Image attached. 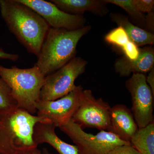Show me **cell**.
I'll return each mask as SVG.
<instances>
[{
    "label": "cell",
    "mask_w": 154,
    "mask_h": 154,
    "mask_svg": "<svg viewBox=\"0 0 154 154\" xmlns=\"http://www.w3.org/2000/svg\"><path fill=\"white\" fill-rule=\"evenodd\" d=\"M154 49L152 45L140 48L138 57L130 60L125 57L118 58L114 63L116 72L121 77H128L134 73L144 74L154 67Z\"/></svg>",
    "instance_id": "obj_12"
},
{
    "label": "cell",
    "mask_w": 154,
    "mask_h": 154,
    "mask_svg": "<svg viewBox=\"0 0 154 154\" xmlns=\"http://www.w3.org/2000/svg\"><path fill=\"white\" fill-rule=\"evenodd\" d=\"M144 74L134 73L125 86L131 96V110L139 128L154 121V95L147 83Z\"/></svg>",
    "instance_id": "obj_8"
},
{
    "label": "cell",
    "mask_w": 154,
    "mask_h": 154,
    "mask_svg": "<svg viewBox=\"0 0 154 154\" xmlns=\"http://www.w3.org/2000/svg\"><path fill=\"white\" fill-rule=\"evenodd\" d=\"M56 127L51 122H39L35 125L33 139L36 145L46 143L54 148L59 154H79L76 146L63 141L55 132Z\"/></svg>",
    "instance_id": "obj_13"
},
{
    "label": "cell",
    "mask_w": 154,
    "mask_h": 154,
    "mask_svg": "<svg viewBox=\"0 0 154 154\" xmlns=\"http://www.w3.org/2000/svg\"><path fill=\"white\" fill-rule=\"evenodd\" d=\"M107 154H140L131 145L118 146Z\"/></svg>",
    "instance_id": "obj_22"
},
{
    "label": "cell",
    "mask_w": 154,
    "mask_h": 154,
    "mask_svg": "<svg viewBox=\"0 0 154 154\" xmlns=\"http://www.w3.org/2000/svg\"><path fill=\"white\" fill-rule=\"evenodd\" d=\"M105 40L107 43L121 49L130 41V39L124 29L121 26H118L105 35Z\"/></svg>",
    "instance_id": "obj_19"
},
{
    "label": "cell",
    "mask_w": 154,
    "mask_h": 154,
    "mask_svg": "<svg viewBox=\"0 0 154 154\" xmlns=\"http://www.w3.org/2000/svg\"><path fill=\"white\" fill-rule=\"evenodd\" d=\"M39 122H51L18 107L0 110V154L37 147L33 134L35 125Z\"/></svg>",
    "instance_id": "obj_2"
},
{
    "label": "cell",
    "mask_w": 154,
    "mask_h": 154,
    "mask_svg": "<svg viewBox=\"0 0 154 154\" xmlns=\"http://www.w3.org/2000/svg\"><path fill=\"white\" fill-rule=\"evenodd\" d=\"M0 11L11 33L29 53L37 56L50 28L46 21L18 0H0Z\"/></svg>",
    "instance_id": "obj_1"
},
{
    "label": "cell",
    "mask_w": 154,
    "mask_h": 154,
    "mask_svg": "<svg viewBox=\"0 0 154 154\" xmlns=\"http://www.w3.org/2000/svg\"><path fill=\"white\" fill-rule=\"evenodd\" d=\"M17 107L11 88L0 77V110H8Z\"/></svg>",
    "instance_id": "obj_18"
},
{
    "label": "cell",
    "mask_w": 154,
    "mask_h": 154,
    "mask_svg": "<svg viewBox=\"0 0 154 154\" xmlns=\"http://www.w3.org/2000/svg\"><path fill=\"white\" fill-rule=\"evenodd\" d=\"M88 62L75 57L56 71L45 76L39 100L54 101L67 95L76 86V79L85 71Z\"/></svg>",
    "instance_id": "obj_6"
},
{
    "label": "cell",
    "mask_w": 154,
    "mask_h": 154,
    "mask_svg": "<svg viewBox=\"0 0 154 154\" xmlns=\"http://www.w3.org/2000/svg\"><path fill=\"white\" fill-rule=\"evenodd\" d=\"M111 107L102 98H96L90 90H82L79 107L72 120L84 129L95 128L108 131Z\"/></svg>",
    "instance_id": "obj_7"
},
{
    "label": "cell",
    "mask_w": 154,
    "mask_h": 154,
    "mask_svg": "<svg viewBox=\"0 0 154 154\" xmlns=\"http://www.w3.org/2000/svg\"><path fill=\"white\" fill-rule=\"evenodd\" d=\"M39 14L50 28L78 30L85 26L87 19L83 16L67 14L51 2L43 0H18Z\"/></svg>",
    "instance_id": "obj_10"
},
{
    "label": "cell",
    "mask_w": 154,
    "mask_h": 154,
    "mask_svg": "<svg viewBox=\"0 0 154 154\" xmlns=\"http://www.w3.org/2000/svg\"><path fill=\"white\" fill-rule=\"evenodd\" d=\"M12 154H42V151L36 147L23 150Z\"/></svg>",
    "instance_id": "obj_26"
},
{
    "label": "cell",
    "mask_w": 154,
    "mask_h": 154,
    "mask_svg": "<svg viewBox=\"0 0 154 154\" xmlns=\"http://www.w3.org/2000/svg\"><path fill=\"white\" fill-rule=\"evenodd\" d=\"M19 58V56L17 54L5 52L4 49L0 48V59L9 60L13 61H16L18 60Z\"/></svg>",
    "instance_id": "obj_24"
},
{
    "label": "cell",
    "mask_w": 154,
    "mask_h": 154,
    "mask_svg": "<svg viewBox=\"0 0 154 154\" xmlns=\"http://www.w3.org/2000/svg\"><path fill=\"white\" fill-rule=\"evenodd\" d=\"M138 10L141 13H149L153 12L154 0H133Z\"/></svg>",
    "instance_id": "obj_21"
},
{
    "label": "cell",
    "mask_w": 154,
    "mask_h": 154,
    "mask_svg": "<svg viewBox=\"0 0 154 154\" xmlns=\"http://www.w3.org/2000/svg\"><path fill=\"white\" fill-rule=\"evenodd\" d=\"M0 77L11 88L18 107L32 115L36 113V103L45 78L38 67L8 68L0 65Z\"/></svg>",
    "instance_id": "obj_4"
},
{
    "label": "cell",
    "mask_w": 154,
    "mask_h": 154,
    "mask_svg": "<svg viewBox=\"0 0 154 154\" xmlns=\"http://www.w3.org/2000/svg\"><path fill=\"white\" fill-rule=\"evenodd\" d=\"M138 129L131 110L126 105L117 104L111 107L108 131L121 140L130 143Z\"/></svg>",
    "instance_id": "obj_11"
},
{
    "label": "cell",
    "mask_w": 154,
    "mask_h": 154,
    "mask_svg": "<svg viewBox=\"0 0 154 154\" xmlns=\"http://www.w3.org/2000/svg\"><path fill=\"white\" fill-rule=\"evenodd\" d=\"M107 4L115 5L123 9L140 28L145 29L146 15L139 11L133 0H105Z\"/></svg>",
    "instance_id": "obj_17"
},
{
    "label": "cell",
    "mask_w": 154,
    "mask_h": 154,
    "mask_svg": "<svg viewBox=\"0 0 154 154\" xmlns=\"http://www.w3.org/2000/svg\"><path fill=\"white\" fill-rule=\"evenodd\" d=\"M91 30V25L73 30L50 28L34 66L45 76L56 71L75 57L79 41Z\"/></svg>",
    "instance_id": "obj_3"
},
{
    "label": "cell",
    "mask_w": 154,
    "mask_h": 154,
    "mask_svg": "<svg viewBox=\"0 0 154 154\" xmlns=\"http://www.w3.org/2000/svg\"><path fill=\"white\" fill-rule=\"evenodd\" d=\"M130 143L140 154H154V122L139 128Z\"/></svg>",
    "instance_id": "obj_16"
},
{
    "label": "cell",
    "mask_w": 154,
    "mask_h": 154,
    "mask_svg": "<svg viewBox=\"0 0 154 154\" xmlns=\"http://www.w3.org/2000/svg\"><path fill=\"white\" fill-rule=\"evenodd\" d=\"M60 128L75 144L79 154H107L118 146L131 145L106 131L96 134L88 133L72 119Z\"/></svg>",
    "instance_id": "obj_5"
},
{
    "label": "cell",
    "mask_w": 154,
    "mask_h": 154,
    "mask_svg": "<svg viewBox=\"0 0 154 154\" xmlns=\"http://www.w3.org/2000/svg\"><path fill=\"white\" fill-rule=\"evenodd\" d=\"M110 19L118 26L125 30L130 40L138 47L152 45L154 44V34L135 25L128 17L119 13H110Z\"/></svg>",
    "instance_id": "obj_15"
},
{
    "label": "cell",
    "mask_w": 154,
    "mask_h": 154,
    "mask_svg": "<svg viewBox=\"0 0 154 154\" xmlns=\"http://www.w3.org/2000/svg\"><path fill=\"white\" fill-rule=\"evenodd\" d=\"M146 80L154 95V67L149 72V75L146 77Z\"/></svg>",
    "instance_id": "obj_25"
},
{
    "label": "cell",
    "mask_w": 154,
    "mask_h": 154,
    "mask_svg": "<svg viewBox=\"0 0 154 154\" xmlns=\"http://www.w3.org/2000/svg\"><path fill=\"white\" fill-rule=\"evenodd\" d=\"M121 49L124 53V56L130 60H135L139 55V47L130 40Z\"/></svg>",
    "instance_id": "obj_20"
},
{
    "label": "cell",
    "mask_w": 154,
    "mask_h": 154,
    "mask_svg": "<svg viewBox=\"0 0 154 154\" xmlns=\"http://www.w3.org/2000/svg\"><path fill=\"white\" fill-rule=\"evenodd\" d=\"M154 12L149 13L146 16L145 29L151 33H154Z\"/></svg>",
    "instance_id": "obj_23"
},
{
    "label": "cell",
    "mask_w": 154,
    "mask_h": 154,
    "mask_svg": "<svg viewBox=\"0 0 154 154\" xmlns=\"http://www.w3.org/2000/svg\"><path fill=\"white\" fill-rule=\"evenodd\" d=\"M42 154H54L50 152L46 148H44L42 151Z\"/></svg>",
    "instance_id": "obj_27"
},
{
    "label": "cell",
    "mask_w": 154,
    "mask_h": 154,
    "mask_svg": "<svg viewBox=\"0 0 154 154\" xmlns=\"http://www.w3.org/2000/svg\"><path fill=\"white\" fill-rule=\"evenodd\" d=\"M60 10L71 15L83 16L86 11L103 17L109 12L105 0H51Z\"/></svg>",
    "instance_id": "obj_14"
},
{
    "label": "cell",
    "mask_w": 154,
    "mask_h": 154,
    "mask_svg": "<svg viewBox=\"0 0 154 154\" xmlns=\"http://www.w3.org/2000/svg\"><path fill=\"white\" fill-rule=\"evenodd\" d=\"M83 89L82 86H76L73 91L57 100H38L36 103L37 116L47 119L56 127L68 124L79 107Z\"/></svg>",
    "instance_id": "obj_9"
}]
</instances>
